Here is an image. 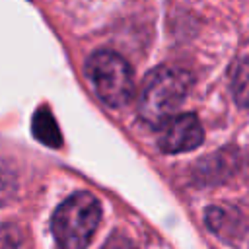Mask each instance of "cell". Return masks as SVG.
I'll return each instance as SVG.
<instances>
[{"mask_svg": "<svg viewBox=\"0 0 249 249\" xmlns=\"http://www.w3.org/2000/svg\"><path fill=\"white\" fill-rule=\"evenodd\" d=\"M191 86L193 78L183 68L161 66L154 70L146 78L138 101L142 121L152 126H161L181 107Z\"/></svg>", "mask_w": 249, "mask_h": 249, "instance_id": "obj_1", "label": "cell"}, {"mask_svg": "<svg viewBox=\"0 0 249 249\" xmlns=\"http://www.w3.org/2000/svg\"><path fill=\"white\" fill-rule=\"evenodd\" d=\"M101 220V204L89 193L68 196L53 214L51 228L60 249H86Z\"/></svg>", "mask_w": 249, "mask_h": 249, "instance_id": "obj_2", "label": "cell"}, {"mask_svg": "<svg viewBox=\"0 0 249 249\" xmlns=\"http://www.w3.org/2000/svg\"><path fill=\"white\" fill-rule=\"evenodd\" d=\"M86 76L97 97L111 107H123L134 95L132 68L113 51L93 53L86 62Z\"/></svg>", "mask_w": 249, "mask_h": 249, "instance_id": "obj_3", "label": "cell"}, {"mask_svg": "<svg viewBox=\"0 0 249 249\" xmlns=\"http://www.w3.org/2000/svg\"><path fill=\"white\" fill-rule=\"evenodd\" d=\"M204 130L200 126V121L193 113H181L173 115L160 126L158 146L165 154H179L195 150L202 144Z\"/></svg>", "mask_w": 249, "mask_h": 249, "instance_id": "obj_4", "label": "cell"}, {"mask_svg": "<svg viewBox=\"0 0 249 249\" xmlns=\"http://www.w3.org/2000/svg\"><path fill=\"white\" fill-rule=\"evenodd\" d=\"M206 224L214 233H218L224 239H230L239 231V218L233 212L220 206H210L206 210Z\"/></svg>", "mask_w": 249, "mask_h": 249, "instance_id": "obj_5", "label": "cell"}, {"mask_svg": "<svg viewBox=\"0 0 249 249\" xmlns=\"http://www.w3.org/2000/svg\"><path fill=\"white\" fill-rule=\"evenodd\" d=\"M33 132H35V136H37L41 142H45V144H49V146H58V144H60L58 126H56V123H54L51 111L45 109V107H43L41 111H37V115H35V119H33Z\"/></svg>", "mask_w": 249, "mask_h": 249, "instance_id": "obj_6", "label": "cell"}, {"mask_svg": "<svg viewBox=\"0 0 249 249\" xmlns=\"http://www.w3.org/2000/svg\"><path fill=\"white\" fill-rule=\"evenodd\" d=\"M231 91L235 103L249 107V56L241 58L231 70Z\"/></svg>", "mask_w": 249, "mask_h": 249, "instance_id": "obj_7", "label": "cell"}, {"mask_svg": "<svg viewBox=\"0 0 249 249\" xmlns=\"http://www.w3.org/2000/svg\"><path fill=\"white\" fill-rule=\"evenodd\" d=\"M101 249H136V247H134V243H132L128 237H124L123 233H113V235L103 243Z\"/></svg>", "mask_w": 249, "mask_h": 249, "instance_id": "obj_8", "label": "cell"}]
</instances>
